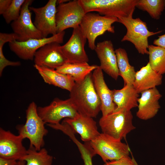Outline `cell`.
<instances>
[{
	"label": "cell",
	"instance_id": "obj_14",
	"mask_svg": "<svg viewBox=\"0 0 165 165\" xmlns=\"http://www.w3.org/2000/svg\"><path fill=\"white\" fill-rule=\"evenodd\" d=\"M24 139L9 130L0 128V157L20 160L27 154V150L22 144Z\"/></svg>",
	"mask_w": 165,
	"mask_h": 165
},
{
	"label": "cell",
	"instance_id": "obj_17",
	"mask_svg": "<svg viewBox=\"0 0 165 165\" xmlns=\"http://www.w3.org/2000/svg\"><path fill=\"white\" fill-rule=\"evenodd\" d=\"M138 99V109L137 116L143 120L154 117L160 108L159 101L162 95L156 87L145 90L141 93Z\"/></svg>",
	"mask_w": 165,
	"mask_h": 165
},
{
	"label": "cell",
	"instance_id": "obj_11",
	"mask_svg": "<svg viewBox=\"0 0 165 165\" xmlns=\"http://www.w3.org/2000/svg\"><path fill=\"white\" fill-rule=\"evenodd\" d=\"M57 0H49L43 6L35 8L30 6L35 15L33 23L41 32L42 38H47L57 33L56 23Z\"/></svg>",
	"mask_w": 165,
	"mask_h": 165
},
{
	"label": "cell",
	"instance_id": "obj_5",
	"mask_svg": "<svg viewBox=\"0 0 165 165\" xmlns=\"http://www.w3.org/2000/svg\"><path fill=\"white\" fill-rule=\"evenodd\" d=\"M133 119L131 111H114L105 116H102L99 123L102 133L122 140L135 129Z\"/></svg>",
	"mask_w": 165,
	"mask_h": 165
},
{
	"label": "cell",
	"instance_id": "obj_10",
	"mask_svg": "<svg viewBox=\"0 0 165 165\" xmlns=\"http://www.w3.org/2000/svg\"><path fill=\"white\" fill-rule=\"evenodd\" d=\"M65 34L64 31L49 37L31 38L24 42L14 40L9 42V46L11 50L20 58L32 60L36 52L46 44L52 42H57L60 44L62 43Z\"/></svg>",
	"mask_w": 165,
	"mask_h": 165
},
{
	"label": "cell",
	"instance_id": "obj_31",
	"mask_svg": "<svg viewBox=\"0 0 165 165\" xmlns=\"http://www.w3.org/2000/svg\"><path fill=\"white\" fill-rule=\"evenodd\" d=\"M103 165H138L134 160L129 156L124 157L119 160L109 161Z\"/></svg>",
	"mask_w": 165,
	"mask_h": 165
},
{
	"label": "cell",
	"instance_id": "obj_30",
	"mask_svg": "<svg viewBox=\"0 0 165 165\" xmlns=\"http://www.w3.org/2000/svg\"><path fill=\"white\" fill-rule=\"evenodd\" d=\"M3 45H0V75H2V72L5 68L8 66H19L21 65L19 61H12L7 59L5 57L3 52Z\"/></svg>",
	"mask_w": 165,
	"mask_h": 165
},
{
	"label": "cell",
	"instance_id": "obj_6",
	"mask_svg": "<svg viewBox=\"0 0 165 165\" xmlns=\"http://www.w3.org/2000/svg\"><path fill=\"white\" fill-rule=\"evenodd\" d=\"M116 17L102 16L90 12L85 13L79 25L81 31L88 40L89 48L94 50L96 38L106 31L114 33V27L112 24L118 22Z\"/></svg>",
	"mask_w": 165,
	"mask_h": 165
},
{
	"label": "cell",
	"instance_id": "obj_13",
	"mask_svg": "<svg viewBox=\"0 0 165 165\" xmlns=\"http://www.w3.org/2000/svg\"><path fill=\"white\" fill-rule=\"evenodd\" d=\"M34 60L35 65L54 69L68 62L61 46L57 42H50L42 47L35 53Z\"/></svg>",
	"mask_w": 165,
	"mask_h": 165
},
{
	"label": "cell",
	"instance_id": "obj_8",
	"mask_svg": "<svg viewBox=\"0 0 165 165\" xmlns=\"http://www.w3.org/2000/svg\"><path fill=\"white\" fill-rule=\"evenodd\" d=\"M37 111L46 123L52 124L60 123L64 118H73L78 113L70 98L66 100L56 98L47 106L37 107Z\"/></svg>",
	"mask_w": 165,
	"mask_h": 165
},
{
	"label": "cell",
	"instance_id": "obj_23",
	"mask_svg": "<svg viewBox=\"0 0 165 165\" xmlns=\"http://www.w3.org/2000/svg\"><path fill=\"white\" fill-rule=\"evenodd\" d=\"M98 66L96 65H89L87 62H68L56 70L59 73L71 75L77 82L83 80Z\"/></svg>",
	"mask_w": 165,
	"mask_h": 165
},
{
	"label": "cell",
	"instance_id": "obj_21",
	"mask_svg": "<svg viewBox=\"0 0 165 165\" xmlns=\"http://www.w3.org/2000/svg\"><path fill=\"white\" fill-rule=\"evenodd\" d=\"M112 90L113 100L116 106L115 111H130L138 107L139 94L133 85H125L121 89Z\"/></svg>",
	"mask_w": 165,
	"mask_h": 165
},
{
	"label": "cell",
	"instance_id": "obj_35",
	"mask_svg": "<svg viewBox=\"0 0 165 165\" xmlns=\"http://www.w3.org/2000/svg\"><path fill=\"white\" fill-rule=\"evenodd\" d=\"M70 0H58L57 1V4H60L62 3H65L67 2Z\"/></svg>",
	"mask_w": 165,
	"mask_h": 165
},
{
	"label": "cell",
	"instance_id": "obj_22",
	"mask_svg": "<svg viewBox=\"0 0 165 165\" xmlns=\"http://www.w3.org/2000/svg\"><path fill=\"white\" fill-rule=\"evenodd\" d=\"M34 66L44 82L47 84L69 92L75 85L74 80L70 75L59 73L56 69L40 67L35 64Z\"/></svg>",
	"mask_w": 165,
	"mask_h": 165
},
{
	"label": "cell",
	"instance_id": "obj_24",
	"mask_svg": "<svg viewBox=\"0 0 165 165\" xmlns=\"http://www.w3.org/2000/svg\"><path fill=\"white\" fill-rule=\"evenodd\" d=\"M119 75L123 79L124 85H133L136 73L134 68L129 63L126 50L119 48L115 50Z\"/></svg>",
	"mask_w": 165,
	"mask_h": 165
},
{
	"label": "cell",
	"instance_id": "obj_7",
	"mask_svg": "<svg viewBox=\"0 0 165 165\" xmlns=\"http://www.w3.org/2000/svg\"><path fill=\"white\" fill-rule=\"evenodd\" d=\"M89 143L95 154L99 155L105 163L119 160L130 154L127 144L102 133Z\"/></svg>",
	"mask_w": 165,
	"mask_h": 165
},
{
	"label": "cell",
	"instance_id": "obj_33",
	"mask_svg": "<svg viewBox=\"0 0 165 165\" xmlns=\"http://www.w3.org/2000/svg\"><path fill=\"white\" fill-rule=\"evenodd\" d=\"M153 43L165 49V34L158 36L157 39L154 40Z\"/></svg>",
	"mask_w": 165,
	"mask_h": 165
},
{
	"label": "cell",
	"instance_id": "obj_3",
	"mask_svg": "<svg viewBox=\"0 0 165 165\" xmlns=\"http://www.w3.org/2000/svg\"><path fill=\"white\" fill-rule=\"evenodd\" d=\"M37 107L34 102L29 105L26 110V121L24 124L18 125L16 127L19 135L24 139L28 138L30 146L34 147L39 151L44 146V137L48 133L44 125L46 123L38 115Z\"/></svg>",
	"mask_w": 165,
	"mask_h": 165
},
{
	"label": "cell",
	"instance_id": "obj_25",
	"mask_svg": "<svg viewBox=\"0 0 165 165\" xmlns=\"http://www.w3.org/2000/svg\"><path fill=\"white\" fill-rule=\"evenodd\" d=\"M53 159L46 148L38 151L34 147L30 146L27 154L20 160L26 162L25 165H52Z\"/></svg>",
	"mask_w": 165,
	"mask_h": 165
},
{
	"label": "cell",
	"instance_id": "obj_9",
	"mask_svg": "<svg viewBox=\"0 0 165 165\" xmlns=\"http://www.w3.org/2000/svg\"><path fill=\"white\" fill-rule=\"evenodd\" d=\"M85 14L78 0L58 5L56 14L57 33L79 26Z\"/></svg>",
	"mask_w": 165,
	"mask_h": 165
},
{
	"label": "cell",
	"instance_id": "obj_26",
	"mask_svg": "<svg viewBox=\"0 0 165 165\" xmlns=\"http://www.w3.org/2000/svg\"><path fill=\"white\" fill-rule=\"evenodd\" d=\"M149 63L152 69L162 75L165 73V49L161 47L149 45L148 48Z\"/></svg>",
	"mask_w": 165,
	"mask_h": 165
},
{
	"label": "cell",
	"instance_id": "obj_4",
	"mask_svg": "<svg viewBox=\"0 0 165 165\" xmlns=\"http://www.w3.org/2000/svg\"><path fill=\"white\" fill-rule=\"evenodd\" d=\"M133 13L127 17L118 19V21L126 28L127 32L121 40L128 41L132 43L138 52L141 54H148V38L162 32L150 31L146 22L139 18H133Z\"/></svg>",
	"mask_w": 165,
	"mask_h": 165
},
{
	"label": "cell",
	"instance_id": "obj_16",
	"mask_svg": "<svg viewBox=\"0 0 165 165\" xmlns=\"http://www.w3.org/2000/svg\"><path fill=\"white\" fill-rule=\"evenodd\" d=\"M100 60V67L106 74L115 80L119 75L117 59L113 45L110 40L97 43L94 50Z\"/></svg>",
	"mask_w": 165,
	"mask_h": 165
},
{
	"label": "cell",
	"instance_id": "obj_27",
	"mask_svg": "<svg viewBox=\"0 0 165 165\" xmlns=\"http://www.w3.org/2000/svg\"><path fill=\"white\" fill-rule=\"evenodd\" d=\"M146 12L153 19L158 20L165 8V0H138L136 7Z\"/></svg>",
	"mask_w": 165,
	"mask_h": 165
},
{
	"label": "cell",
	"instance_id": "obj_34",
	"mask_svg": "<svg viewBox=\"0 0 165 165\" xmlns=\"http://www.w3.org/2000/svg\"><path fill=\"white\" fill-rule=\"evenodd\" d=\"M16 160L0 157V165H16Z\"/></svg>",
	"mask_w": 165,
	"mask_h": 165
},
{
	"label": "cell",
	"instance_id": "obj_32",
	"mask_svg": "<svg viewBox=\"0 0 165 165\" xmlns=\"http://www.w3.org/2000/svg\"><path fill=\"white\" fill-rule=\"evenodd\" d=\"M12 2V0H0V14L2 15L7 9Z\"/></svg>",
	"mask_w": 165,
	"mask_h": 165
},
{
	"label": "cell",
	"instance_id": "obj_15",
	"mask_svg": "<svg viewBox=\"0 0 165 165\" xmlns=\"http://www.w3.org/2000/svg\"><path fill=\"white\" fill-rule=\"evenodd\" d=\"M86 38L79 26L73 29L68 41L61 46V49L68 62H87L89 58L85 50Z\"/></svg>",
	"mask_w": 165,
	"mask_h": 165
},
{
	"label": "cell",
	"instance_id": "obj_2",
	"mask_svg": "<svg viewBox=\"0 0 165 165\" xmlns=\"http://www.w3.org/2000/svg\"><path fill=\"white\" fill-rule=\"evenodd\" d=\"M85 13L93 11L104 16L127 17L134 13L138 0H78Z\"/></svg>",
	"mask_w": 165,
	"mask_h": 165
},
{
	"label": "cell",
	"instance_id": "obj_29",
	"mask_svg": "<svg viewBox=\"0 0 165 165\" xmlns=\"http://www.w3.org/2000/svg\"><path fill=\"white\" fill-rule=\"evenodd\" d=\"M84 165H93L92 159L96 155L92 148L87 145H83L79 148Z\"/></svg>",
	"mask_w": 165,
	"mask_h": 165
},
{
	"label": "cell",
	"instance_id": "obj_19",
	"mask_svg": "<svg viewBox=\"0 0 165 165\" xmlns=\"http://www.w3.org/2000/svg\"><path fill=\"white\" fill-rule=\"evenodd\" d=\"M92 78L94 87L101 103L102 116L113 112L116 106L113 100L112 90H110L105 83L103 70L99 66L93 72Z\"/></svg>",
	"mask_w": 165,
	"mask_h": 165
},
{
	"label": "cell",
	"instance_id": "obj_28",
	"mask_svg": "<svg viewBox=\"0 0 165 165\" xmlns=\"http://www.w3.org/2000/svg\"><path fill=\"white\" fill-rule=\"evenodd\" d=\"M25 0H12L9 6L2 15L6 23H11L19 17L22 6Z\"/></svg>",
	"mask_w": 165,
	"mask_h": 165
},
{
	"label": "cell",
	"instance_id": "obj_1",
	"mask_svg": "<svg viewBox=\"0 0 165 165\" xmlns=\"http://www.w3.org/2000/svg\"><path fill=\"white\" fill-rule=\"evenodd\" d=\"M70 93L69 98L79 113L94 118L101 111V102L94 87L92 72L82 81L75 82Z\"/></svg>",
	"mask_w": 165,
	"mask_h": 165
},
{
	"label": "cell",
	"instance_id": "obj_12",
	"mask_svg": "<svg viewBox=\"0 0 165 165\" xmlns=\"http://www.w3.org/2000/svg\"><path fill=\"white\" fill-rule=\"evenodd\" d=\"M33 2L32 0H25L22 6L19 17L11 24L13 33L17 35L16 41H18L24 42L31 38H43L41 32L32 21L31 13L29 7Z\"/></svg>",
	"mask_w": 165,
	"mask_h": 165
},
{
	"label": "cell",
	"instance_id": "obj_36",
	"mask_svg": "<svg viewBox=\"0 0 165 165\" xmlns=\"http://www.w3.org/2000/svg\"><path fill=\"white\" fill-rule=\"evenodd\" d=\"M26 162L24 160H18L16 165H25Z\"/></svg>",
	"mask_w": 165,
	"mask_h": 165
},
{
	"label": "cell",
	"instance_id": "obj_20",
	"mask_svg": "<svg viewBox=\"0 0 165 165\" xmlns=\"http://www.w3.org/2000/svg\"><path fill=\"white\" fill-rule=\"evenodd\" d=\"M163 76L153 70L149 63L136 72L133 85L138 93L161 84Z\"/></svg>",
	"mask_w": 165,
	"mask_h": 165
},
{
	"label": "cell",
	"instance_id": "obj_18",
	"mask_svg": "<svg viewBox=\"0 0 165 165\" xmlns=\"http://www.w3.org/2000/svg\"><path fill=\"white\" fill-rule=\"evenodd\" d=\"M63 122L68 124L75 133L79 134L85 142L91 141L100 133L93 118L79 113L73 118L64 119Z\"/></svg>",
	"mask_w": 165,
	"mask_h": 165
}]
</instances>
